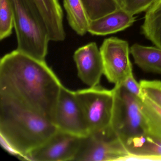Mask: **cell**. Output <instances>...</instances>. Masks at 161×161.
Wrapping results in <instances>:
<instances>
[{"label": "cell", "mask_w": 161, "mask_h": 161, "mask_svg": "<svg viewBox=\"0 0 161 161\" xmlns=\"http://www.w3.org/2000/svg\"><path fill=\"white\" fill-rule=\"evenodd\" d=\"M14 28V14L10 1L0 0V40L9 37Z\"/></svg>", "instance_id": "cell-19"}, {"label": "cell", "mask_w": 161, "mask_h": 161, "mask_svg": "<svg viewBox=\"0 0 161 161\" xmlns=\"http://www.w3.org/2000/svg\"><path fill=\"white\" fill-rule=\"evenodd\" d=\"M103 65V74L109 82L122 83L132 73L130 59V48L127 41L116 37L104 39L100 48Z\"/></svg>", "instance_id": "cell-8"}, {"label": "cell", "mask_w": 161, "mask_h": 161, "mask_svg": "<svg viewBox=\"0 0 161 161\" xmlns=\"http://www.w3.org/2000/svg\"><path fill=\"white\" fill-rule=\"evenodd\" d=\"M90 20L102 17L119 9L116 0H81Z\"/></svg>", "instance_id": "cell-18"}, {"label": "cell", "mask_w": 161, "mask_h": 161, "mask_svg": "<svg viewBox=\"0 0 161 161\" xmlns=\"http://www.w3.org/2000/svg\"><path fill=\"white\" fill-rule=\"evenodd\" d=\"M83 110L89 133L102 130L110 126L114 93L100 86L75 91Z\"/></svg>", "instance_id": "cell-6"}, {"label": "cell", "mask_w": 161, "mask_h": 161, "mask_svg": "<svg viewBox=\"0 0 161 161\" xmlns=\"http://www.w3.org/2000/svg\"><path fill=\"white\" fill-rule=\"evenodd\" d=\"M64 6L71 29L78 35L86 34L90 20L81 0H64Z\"/></svg>", "instance_id": "cell-15"}, {"label": "cell", "mask_w": 161, "mask_h": 161, "mask_svg": "<svg viewBox=\"0 0 161 161\" xmlns=\"http://www.w3.org/2000/svg\"><path fill=\"white\" fill-rule=\"evenodd\" d=\"M127 160H161V139L147 134L134 141L127 148Z\"/></svg>", "instance_id": "cell-14"}, {"label": "cell", "mask_w": 161, "mask_h": 161, "mask_svg": "<svg viewBox=\"0 0 161 161\" xmlns=\"http://www.w3.org/2000/svg\"><path fill=\"white\" fill-rule=\"evenodd\" d=\"M112 89L114 100L110 127L127 148L136 139L147 134V124L139 98L121 84L115 85Z\"/></svg>", "instance_id": "cell-4"}, {"label": "cell", "mask_w": 161, "mask_h": 161, "mask_svg": "<svg viewBox=\"0 0 161 161\" xmlns=\"http://www.w3.org/2000/svg\"><path fill=\"white\" fill-rule=\"evenodd\" d=\"M134 15L122 8L95 20H90L88 32L92 35H108L121 31L131 26L136 21Z\"/></svg>", "instance_id": "cell-12"}, {"label": "cell", "mask_w": 161, "mask_h": 161, "mask_svg": "<svg viewBox=\"0 0 161 161\" xmlns=\"http://www.w3.org/2000/svg\"><path fill=\"white\" fill-rule=\"evenodd\" d=\"M158 0H124L122 9L129 14H135L147 12Z\"/></svg>", "instance_id": "cell-21"}, {"label": "cell", "mask_w": 161, "mask_h": 161, "mask_svg": "<svg viewBox=\"0 0 161 161\" xmlns=\"http://www.w3.org/2000/svg\"><path fill=\"white\" fill-rule=\"evenodd\" d=\"M129 156L125 145L109 126L83 137L74 161H127Z\"/></svg>", "instance_id": "cell-5"}, {"label": "cell", "mask_w": 161, "mask_h": 161, "mask_svg": "<svg viewBox=\"0 0 161 161\" xmlns=\"http://www.w3.org/2000/svg\"><path fill=\"white\" fill-rule=\"evenodd\" d=\"M116 1L118 4L119 8H122L123 7V3H124V0H116Z\"/></svg>", "instance_id": "cell-23"}, {"label": "cell", "mask_w": 161, "mask_h": 161, "mask_svg": "<svg viewBox=\"0 0 161 161\" xmlns=\"http://www.w3.org/2000/svg\"><path fill=\"white\" fill-rule=\"evenodd\" d=\"M58 129L53 122L0 96V135L4 147L20 159L45 144Z\"/></svg>", "instance_id": "cell-2"}, {"label": "cell", "mask_w": 161, "mask_h": 161, "mask_svg": "<svg viewBox=\"0 0 161 161\" xmlns=\"http://www.w3.org/2000/svg\"><path fill=\"white\" fill-rule=\"evenodd\" d=\"M14 14L17 50L45 61L50 41L47 27L31 0H9Z\"/></svg>", "instance_id": "cell-3"}, {"label": "cell", "mask_w": 161, "mask_h": 161, "mask_svg": "<svg viewBox=\"0 0 161 161\" xmlns=\"http://www.w3.org/2000/svg\"><path fill=\"white\" fill-rule=\"evenodd\" d=\"M73 59L83 82L89 87L99 85L103 74V65L97 44L91 42L79 48L74 52Z\"/></svg>", "instance_id": "cell-10"}, {"label": "cell", "mask_w": 161, "mask_h": 161, "mask_svg": "<svg viewBox=\"0 0 161 161\" xmlns=\"http://www.w3.org/2000/svg\"><path fill=\"white\" fill-rule=\"evenodd\" d=\"M43 19L51 41L63 42L66 38L64 13L59 0H31Z\"/></svg>", "instance_id": "cell-11"}, {"label": "cell", "mask_w": 161, "mask_h": 161, "mask_svg": "<svg viewBox=\"0 0 161 161\" xmlns=\"http://www.w3.org/2000/svg\"><path fill=\"white\" fill-rule=\"evenodd\" d=\"M130 53L143 71L161 75V48L135 44L130 48Z\"/></svg>", "instance_id": "cell-13"}, {"label": "cell", "mask_w": 161, "mask_h": 161, "mask_svg": "<svg viewBox=\"0 0 161 161\" xmlns=\"http://www.w3.org/2000/svg\"><path fill=\"white\" fill-rule=\"evenodd\" d=\"M139 101L147 124V134L161 139V107L144 94Z\"/></svg>", "instance_id": "cell-17"}, {"label": "cell", "mask_w": 161, "mask_h": 161, "mask_svg": "<svg viewBox=\"0 0 161 161\" xmlns=\"http://www.w3.org/2000/svg\"><path fill=\"white\" fill-rule=\"evenodd\" d=\"M139 83L143 94L161 107V81L145 80Z\"/></svg>", "instance_id": "cell-20"}, {"label": "cell", "mask_w": 161, "mask_h": 161, "mask_svg": "<svg viewBox=\"0 0 161 161\" xmlns=\"http://www.w3.org/2000/svg\"><path fill=\"white\" fill-rule=\"evenodd\" d=\"M62 86L45 61L17 49L1 59L0 96L20 103L52 122Z\"/></svg>", "instance_id": "cell-1"}, {"label": "cell", "mask_w": 161, "mask_h": 161, "mask_svg": "<svg viewBox=\"0 0 161 161\" xmlns=\"http://www.w3.org/2000/svg\"><path fill=\"white\" fill-rule=\"evenodd\" d=\"M53 122L59 130L80 137H85L89 134L86 119L75 91L63 85L57 101Z\"/></svg>", "instance_id": "cell-7"}, {"label": "cell", "mask_w": 161, "mask_h": 161, "mask_svg": "<svg viewBox=\"0 0 161 161\" xmlns=\"http://www.w3.org/2000/svg\"><path fill=\"white\" fill-rule=\"evenodd\" d=\"M83 137L58 130L45 144L21 159L31 161H74Z\"/></svg>", "instance_id": "cell-9"}, {"label": "cell", "mask_w": 161, "mask_h": 161, "mask_svg": "<svg viewBox=\"0 0 161 161\" xmlns=\"http://www.w3.org/2000/svg\"><path fill=\"white\" fill-rule=\"evenodd\" d=\"M121 85L127 91L135 97L141 98L143 96V93L140 83H138L135 79L133 73L127 76Z\"/></svg>", "instance_id": "cell-22"}, {"label": "cell", "mask_w": 161, "mask_h": 161, "mask_svg": "<svg viewBox=\"0 0 161 161\" xmlns=\"http://www.w3.org/2000/svg\"><path fill=\"white\" fill-rule=\"evenodd\" d=\"M142 34L161 48V0H158L146 12L142 27Z\"/></svg>", "instance_id": "cell-16"}]
</instances>
